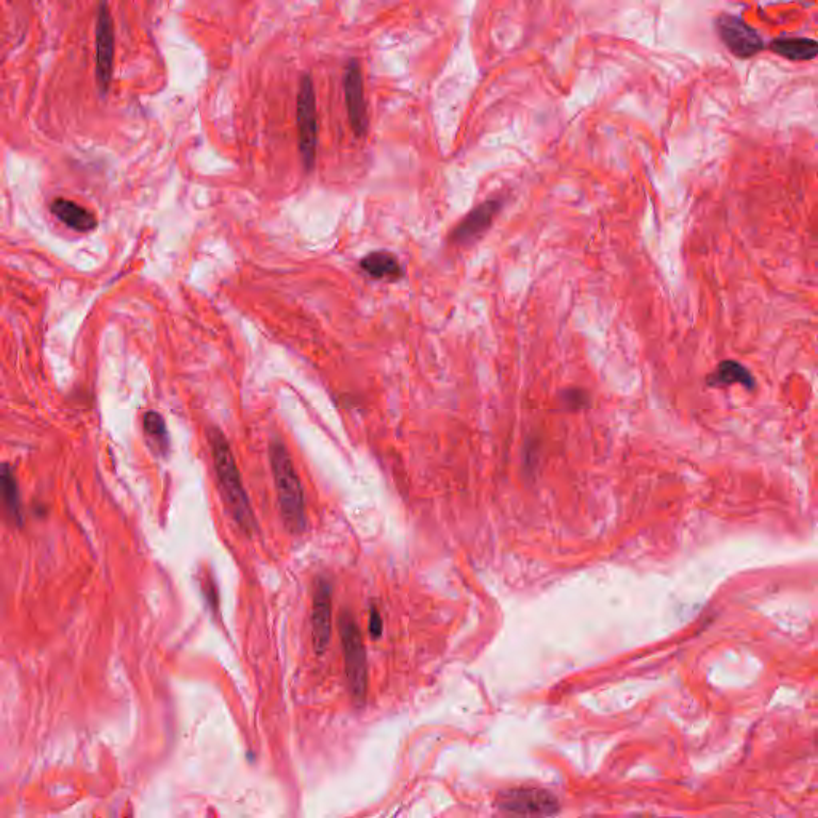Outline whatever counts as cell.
<instances>
[{"instance_id": "cell-11", "label": "cell", "mask_w": 818, "mask_h": 818, "mask_svg": "<svg viewBox=\"0 0 818 818\" xmlns=\"http://www.w3.org/2000/svg\"><path fill=\"white\" fill-rule=\"evenodd\" d=\"M50 211L72 231L87 234V232L95 231L98 226L95 213L72 200L55 199L50 205Z\"/></svg>"}, {"instance_id": "cell-8", "label": "cell", "mask_w": 818, "mask_h": 818, "mask_svg": "<svg viewBox=\"0 0 818 818\" xmlns=\"http://www.w3.org/2000/svg\"><path fill=\"white\" fill-rule=\"evenodd\" d=\"M114 71V24L108 5L101 4L96 21V80L103 93L108 92Z\"/></svg>"}, {"instance_id": "cell-13", "label": "cell", "mask_w": 818, "mask_h": 818, "mask_svg": "<svg viewBox=\"0 0 818 818\" xmlns=\"http://www.w3.org/2000/svg\"><path fill=\"white\" fill-rule=\"evenodd\" d=\"M360 269L374 280L395 282L405 274L402 264L389 251H373L360 261Z\"/></svg>"}, {"instance_id": "cell-10", "label": "cell", "mask_w": 818, "mask_h": 818, "mask_svg": "<svg viewBox=\"0 0 818 818\" xmlns=\"http://www.w3.org/2000/svg\"><path fill=\"white\" fill-rule=\"evenodd\" d=\"M501 210V199H489L480 203L477 208H473L469 215L462 219L461 223L454 227L449 239L456 245H469V243L475 242L488 231L497 213Z\"/></svg>"}, {"instance_id": "cell-15", "label": "cell", "mask_w": 818, "mask_h": 818, "mask_svg": "<svg viewBox=\"0 0 818 818\" xmlns=\"http://www.w3.org/2000/svg\"><path fill=\"white\" fill-rule=\"evenodd\" d=\"M708 382H710L711 386H731V384L739 382L743 386L753 387V378H751L747 368L740 365V363L732 362V360L721 363L718 370L711 374Z\"/></svg>"}, {"instance_id": "cell-14", "label": "cell", "mask_w": 818, "mask_h": 818, "mask_svg": "<svg viewBox=\"0 0 818 818\" xmlns=\"http://www.w3.org/2000/svg\"><path fill=\"white\" fill-rule=\"evenodd\" d=\"M775 55L788 61H812L817 58L818 44L809 37H777L767 45Z\"/></svg>"}, {"instance_id": "cell-7", "label": "cell", "mask_w": 818, "mask_h": 818, "mask_svg": "<svg viewBox=\"0 0 818 818\" xmlns=\"http://www.w3.org/2000/svg\"><path fill=\"white\" fill-rule=\"evenodd\" d=\"M312 644L317 654H323L331 640L333 624V588L330 580L318 579L315 582L312 598Z\"/></svg>"}, {"instance_id": "cell-6", "label": "cell", "mask_w": 818, "mask_h": 818, "mask_svg": "<svg viewBox=\"0 0 818 818\" xmlns=\"http://www.w3.org/2000/svg\"><path fill=\"white\" fill-rule=\"evenodd\" d=\"M719 39L727 50L740 60H748L766 48V42L742 16L721 13L715 21Z\"/></svg>"}, {"instance_id": "cell-3", "label": "cell", "mask_w": 818, "mask_h": 818, "mask_svg": "<svg viewBox=\"0 0 818 818\" xmlns=\"http://www.w3.org/2000/svg\"><path fill=\"white\" fill-rule=\"evenodd\" d=\"M339 635H341L350 694H352L355 705H363L366 700V692H368L366 649L357 620L350 612H344L339 619Z\"/></svg>"}, {"instance_id": "cell-9", "label": "cell", "mask_w": 818, "mask_h": 818, "mask_svg": "<svg viewBox=\"0 0 818 818\" xmlns=\"http://www.w3.org/2000/svg\"><path fill=\"white\" fill-rule=\"evenodd\" d=\"M344 95H346L350 127L358 138H363L368 132V109L365 103L362 69L355 60L347 64L346 74H344Z\"/></svg>"}, {"instance_id": "cell-2", "label": "cell", "mask_w": 818, "mask_h": 818, "mask_svg": "<svg viewBox=\"0 0 818 818\" xmlns=\"http://www.w3.org/2000/svg\"><path fill=\"white\" fill-rule=\"evenodd\" d=\"M269 457L283 523L290 533H302L307 525L306 499L290 451L282 441L274 440L269 448Z\"/></svg>"}, {"instance_id": "cell-17", "label": "cell", "mask_w": 818, "mask_h": 818, "mask_svg": "<svg viewBox=\"0 0 818 818\" xmlns=\"http://www.w3.org/2000/svg\"><path fill=\"white\" fill-rule=\"evenodd\" d=\"M368 630H370V635L373 640H378L379 636L382 635V630H384L381 614H379V611L376 608L371 609L370 625H368Z\"/></svg>"}, {"instance_id": "cell-4", "label": "cell", "mask_w": 818, "mask_h": 818, "mask_svg": "<svg viewBox=\"0 0 818 818\" xmlns=\"http://www.w3.org/2000/svg\"><path fill=\"white\" fill-rule=\"evenodd\" d=\"M496 807L507 818H550L560 812V799L539 787H518L502 791Z\"/></svg>"}, {"instance_id": "cell-1", "label": "cell", "mask_w": 818, "mask_h": 818, "mask_svg": "<svg viewBox=\"0 0 818 818\" xmlns=\"http://www.w3.org/2000/svg\"><path fill=\"white\" fill-rule=\"evenodd\" d=\"M210 437L211 456L215 464L216 477H218L219 488L223 493L224 502L235 523L251 533L255 531V513L251 509L250 499L247 491L243 488L242 477H240L239 467L235 462L231 446L227 443L223 432L218 429L208 430Z\"/></svg>"}, {"instance_id": "cell-12", "label": "cell", "mask_w": 818, "mask_h": 818, "mask_svg": "<svg viewBox=\"0 0 818 818\" xmlns=\"http://www.w3.org/2000/svg\"><path fill=\"white\" fill-rule=\"evenodd\" d=\"M0 515L12 525L21 523L20 491L12 467L0 465Z\"/></svg>"}, {"instance_id": "cell-5", "label": "cell", "mask_w": 818, "mask_h": 818, "mask_svg": "<svg viewBox=\"0 0 818 818\" xmlns=\"http://www.w3.org/2000/svg\"><path fill=\"white\" fill-rule=\"evenodd\" d=\"M298 146L302 163L307 171L312 170L317 159L318 120L317 100H315L314 82L310 76H304L299 85L298 108Z\"/></svg>"}, {"instance_id": "cell-16", "label": "cell", "mask_w": 818, "mask_h": 818, "mask_svg": "<svg viewBox=\"0 0 818 818\" xmlns=\"http://www.w3.org/2000/svg\"><path fill=\"white\" fill-rule=\"evenodd\" d=\"M143 424L144 433L152 448L157 449L159 453H167L170 438H168L167 424L163 421V417L155 411H149L144 416Z\"/></svg>"}, {"instance_id": "cell-18", "label": "cell", "mask_w": 818, "mask_h": 818, "mask_svg": "<svg viewBox=\"0 0 818 818\" xmlns=\"http://www.w3.org/2000/svg\"><path fill=\"white\" fill-rule=\"evenodd\" d=\"M127 818H130V817H127Z\"/></svg>"}]
</instances>
